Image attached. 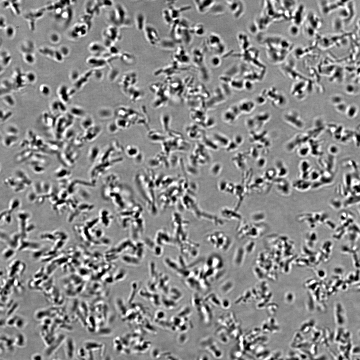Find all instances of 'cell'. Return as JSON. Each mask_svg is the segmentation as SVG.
Masks as SVG:
<instances>
[{"instance_id": "obj_30", "label": "cell", "mask_w": 360, "mask_h": 360, "mask_svg": "<svg viewBox=\"0 0 360 360\" xmlns=\"http://www.w3.org/2000/svg\"><path fill=\"white\" fill-rule=\"evenodd\" d=\"M211 65L213 67H217L219 66L221 63V60L218 56H214L211 60Z\"/></svg>"}, {"instance_id": "obj_7", "label": "cell", "mask_w": 360, "mask_h": 360, "mask_svg": "<svg viewBox=\"0 0 360 360\" xmlns=\"http://www.w3.org/2000/svg\"><path fill=\"white\" fill-rule=\"evenodd\" d=\"M144 29L146 39L150 44L155 45L159 43L160 36L156 29L150 25L145 26Z\"/></svg>"}, {"instance_id": "obj_29", "label": "cell", "mask_w": 360, "mask_h": 360, "mask_svg": "<svg viewBox=\"0 0 360 360\" xmlns=\"http://www.w3.org/2000/svg\"><path fill=\"white\" fill-rule=\"evenodd\" d=\"M191 272L187 270H177L176 273L181 277L187 278L189 277Z\"/></svg>"}, {"instance_id": "obj_9", "label": "cell", "mask_w": 360, "mask_h": 360, "mask_svg": "<svg viewBox=\"0 0 360 360\" xmlns=\"http://www.w3.org/2000/svg\"><path fill=\"white\" fill-rule=\"evenodd\" d=\"M215 1H195L194 3L199 12L204 14L213 7Z\"/></svg>"}, {"instance_id": "obj_35", "label": "cell", "mask_w": 360, "mask_h": 360, "mask_svg": "<svg viewBox=\"0 0 360 360\" xmlns=\"http://www.w3.org/2000/svg\"><path fill=\"white\" fill-rule=\"evenodd\" d=\"M14 29L11 26H9L7 29L6 33L8 36L11 37L14 34Z\"/></svg>"}, {"instance_id": "obj_22", "label": "cell", "mask_w": 360, "mask_h": 360, "mask_svg": "<svg viewBox=\"0 0 360 360\" xmlns=\"http://www.w3.org/2000/svg\"><path fill=\"white\" fill-rule=\"evenodd\" d=\"M39 90L42 95L45 96H49L51 93L50 88L46 84H42L40 86Z\"/></svg>"}, {"instance_id": "obj_14", "label": "cell", "mask_w": 360, "mask_h": 360, "mask_svg": "<svg viewBox=\"0 0 360 360\" xmlns=\"http://www.w3.org/2000/svg\"><path fill=\"white\" fill-rule=\"evenodd\" d=\"M359 109L358 106L355 104H351L348 106L345 114L349 119H353L355 118L358 115Z\"/></svg>"}, {"instance_id": "obj_12", "label": "cell", "mask_w": 360, "mask_h": 360, "mask_svg": "<svg viewBox=\"0 0 360 360\" xmlns=\"http://www.w3.org/2000/svg\"><path fill=\"white\" fill-rule=\"evenodd\" d=\"M168 294L169 298L176 302L181 300L183 297V294L181 291L176 287H172L170 289Z\"/></svg>"}, {"instance_id": "obj_10", "label": "cell", "mask_w": 360, "mask_h": 360, "mask_svg": "<svg viewBox=\"0 0 360 360\" xmlns=\"http://www.w3.org/2000/svg\"><path fill=\"white\" fill-rule=\"evenodd\" d=\"M20 240L19 245L18 249V251H22L23 250L28 249H33V250L39 249V244L33 242L26 240Z\"/></svg>"}, {"instance_id": "obj_3", "label": "cell", "mask_w": 360, "mask_h": 360, "mask_svg": "<svg viewBox=\"0 0 360 360\" xmlns=\"http://www.w3.org/2000/svg\"><path fill=\"white\" fill-rule=\"evenodd\" d=\"M283 118L287 124L297 129H302L305 127L304 121L296 110L291 109L285 111L283 114Z\"/></svg>"}, {"instance_id": "obj_39", "label": "cell", "mask_w": 360, "mask_h": 360, "mask_svg": "<svg viewBox=\"0 0 360 360\" xmlns=\"http://www.w3.org/2000/svg\"><path fill=\"white\" fill-rule=\"evenodd\" d=\"M53 360H60V359H53Z\"/></svg>"}, {"instance_id": "obj_24", "label": "cell", "mask_w": 360, "mask_h": 360, "mask_svg": "<svg viewBox=\"0 0 360 360\" xmlns=\"http://www.w3.org/2000/svg\"><path fill=\"white\" fill-rule=\"evenodd\" d=\"M232 111H227L224 114V120L227 122H232L236 119L237 116Z\"/></svg>"}, {"instance_id": "obj_15", "label": "cell", "mask_w": 360, "mask_h": 360, "mask_svg": "<svg viewBox=\"0 0 360 360\" xmlns=\"http://www.w3.org/2000/svg\"><path fill=\"white\" fill-rule=\"evenodd\" d=\"M66 87L65 85L61 86L59 88L58 90V95L60 97L61 99V101L63 102V103H66L68 102L69 96L68 92Z\"/></svg>"}, {"instance_id": "obj_13", "label": "cell", "mask_w": 360, "mask_h": 360, "mask_svg": "<svg viewBox=\"0 0 360 360\" xmlns=\"http://www.w3.org/2000/svg\"><path fill=\"white\" fill-rule=\"evenodd\" d=\"M162 305L165 309L168 310L174 309L177 306V302L171 300L168 297H163L161 298Z\"/></svg>"}, {"instance_id": "obj_38", "label": "cell", "mask_w": 360, "mask_h": 360, "mask_svg": "<svg viewBox=\"0 0 360 360\" xmlns=\"http://www.w3.org/2000/svg\"><path fill=\"white\" fill-rule=\"evenodd\" d=\"M61 55H66L68 53L69 51L67 48L65 47H63L61 48Z\"/></svg>"}, {"instance_id": "obj_1", "label": "cell", "mask_w": 360, "mask_h": 360, "mask_svg": "<svg viewBox=\"0 0 360 360\" xmlns=\"http://www.w3.org/2000/svg\"><path fill=\"white\" fill-rule=\"evenodd\" d=\"M260 37V42L265 48L268 60L273 64L281 65L294 49L292 42L280 35L262 34Z\"/></svg>"}, {"instance_id": "obj_8", "label": "cell", "mask_w": 360, "mask_h": 360, "mask_svg": "<svg viewBox=\"0 0 360 360\" xmlns=\"http://www.w3.org/2000/svg\"><path fill=\"white\" fill-rule=\"evenodd\" d=\"M17 217L18 222H19V226L21 232L20 235L23 238H25L26 234V228L28 224V220L30 218V215L27 212L22 211L18 213Z\"/></svg>"}, {"instance_id": "obj_31", "label": "cell", "mask_w": 360, "mask_h": 360, "mask_svg": "<svg viewBox=\"0 0 360 360\" xmlns=\"http://www.w3.org/2000/svg\"><path fill=\"white\" fill-rule=\"evenodd\" d=\"M335 109L337 111L340 112V113H345L347 109L348 106L346 105L345 103H343L340 104H338L337 105L335 106Z\"/></svg>"}, {"instance_id": "obj_37", "label": "cell", "mask_w": 360, "mask_h": 360, "mask_svg": "<svg viewBox=\"0 0 360 360\" xmlns=\"http://www.w3.org/2000/svg\"><path fill=\"white\" fill-rule=\"evenodd\" d=\"M51 39L53 42H57L58 41L59 38L57 34H53L51 36Z\"/></svg>"}, {"instance_id": "obj_27", "label": "cell", "mask_w": 360, "mask_h": 360, "mask_svg": "<svg viewBox=\"0 0 360 360\" xmlns=\"http://www.w3.org/2000/svg\"><path fill=\"white\" fill-rule=\"evenodd\" d=\"M357 88L353 85H348L345 87V91L349 95H353L358 92Z\"/></svg>"}, {"instance_id": "obj_16", "label": "cell", "mask_w": 360, "mask_h": 360, "mask_svg": "<svg viewBox=\"0 0 360 360\" xmlns=\"http://www.w3.org/2000/svg\"><path fill=\"white\" fill-rule=\"evenodd\" d=\"M16 254L15 249L10 247L5 248L2 251V255L4 259L8 260L12 258Z\"/></svg>"}, {"instance_id": "obj_36", "label": "cell", "mask_w": 360, "mask_h": 360, "mask_svg": "<svg viewBox=\"0 0 360 360\" xmlns=\"http://www.w3.org/2000/svg\"><path fill=\"white\" fill-rule=\"evenodd\" d=\"M32 360H43V358L40 354H36L32 356Z\"/></svg>"}, {"instance_id": "obj_25", "label": "cell", "mask_w": 360, "mask_h": 360, "mask_svg": "<svg viewBox=\"0 0 360 360\" xmlns=\"http://www.w3.org/2000/svg\"><path fill=\"white\" fill-rule=\"evenodd\" d=\"M332 103L335 106L343 103V98L340 95H335L332 96L331 99Z\"/></svg>"}, {"instance_id": "obj_4", "label": "cell", "mask_w": 360, "mask_h": 360, "mask_svg": "<svg viewBox=\"0 0 360 360\" xmlns=\"http://www.w3.org/2000/svg\"><path fill=\"white\" fill-rule=\"evenodd\" d=\"M281 66L282 73L289 78L297 81L307 79L297 71L294 63L291 61H286V60L281 64Z\"/></svg>"}, {"instance_id": "obj_28", "label": "cell", "mask_w": 360, "mask_h": 360, "mask_svg": "<svg viewBox=\"0 0 360 360\" xmlns=\"http://www.w3.org/2000/svg\"><path fill=\"white\" fill-rule=\"evenodd\" d=\"M144 16L142 15H138V17H137L136 19L137 20L136 24H137V25H138V26H139L138 28L140 29V30H141V29H143L144 28V27H145L144 25Z\"/></svg>"}, {"instance_id": "obj_11", "label": "cell", "mask_w": 360, "mask_h": 360, "mask_svg": "<svg viewBox=\"0 0 360 360\" xmlns=\"http://www.w3.org/2000/svg\"><path fill=\"white\" fill-rule=\"evenodd\" d=\"M255 104L253 102L244 101L241 102L238 106L240 111L244 113L249 114L253 111Z\"/></svg>"}, {"instance_id": "obj_32", "label": "cell", "mask_w": 360, "mask_h": 360, "mask_svg": "<svg viewBox=\"0 0 360 360\" xmlns=\"http://www.w3.org/2000/svg\"><path fill=\"white\" fill-rule=\"evenodd\" d=\"M12 115V112L10 111H8L7 112H5L3 110H1V121L2 122H4L7 120V116L9 117V118L11 117Z\"/></svg>"}, {"instance_id": "obj_26", "label": "cell", "mask_w": 360, "mask_h": 360, "mask_svg": "<svg viewBox=\"0 0 360 360\" xmlns=\"http://www.w3.org/2000/svg\"><path fill=\"white\" fill-rule=\"evenodd\" d=\"M26 75L27 82L29 84H33L36 82V77L35 74L33 72H30Z\"/></svg>"}, {"instance_id": "obj_18", "label": "cell", "mask_w": 360, "mask_h": 360, "mask_svg": "<svg viewBox=\"0 0 360 360\" xmlns=\"http://www.w3.org/2000/svg\"><path fill=\"white\" fill-rule=\"evenodd\" d=\"M192 314V310L189 307L185 306L180 310L178 314V316L182 318H188Z\"/></svg>"}, {"instance_id": "obj_2", "label": "cell", "mask_w": 360, "mask_h": 360, "mask_svg": "<svg viewBox=\"0 0 360 360\" xmlns=\"http://www.w3.org/2000/svg\"><path fill=\"white\" fill-rule=\"evenodd\" d=\"M321 20L318 15L312 10L307 12L302 26L305 36L310 39L318 36V32L321 26Z\"/></svg>"}, {"instance_id": "obj_6", "label": "cell", "mask_w": 360, "mask_h": 360, "mask_svg": "<svg viewBox=\"0 0 360 360\" xmlns=\"http://www.w3.org/2000/svg\"><path fill=\"white\" fill-rule=\"evenodd\" d=\"M226 3L230 11L235 18L240 17L243 14L245 8L242 1H227Z\"/></svg>"}, {"instance_id": "obj_23", "label": "cell", "mask_w": 360, "mask_h": 360, "mask_svg": "<svg viewBox=\"0 0 360 360\" xmlns=\"http://www.w3.org/2000/svg\"><path fill=\"white\" fill-rule=\"evenodd\" d=\"M11 214L8 210L3 211L2 213H1L2 216H1V221L2 220L3 222H4L6 224H10L12 221V217L11 215Z\"/></svg>"}, {"instance_id": "obj_19", "label": "cell", "mask_w": 360, "mask_h": 360, "mask_svg": "<svg viewBox=\"0 0 360 360\" xmlns=\"http://www.w3.org/2000/svg\"><path fill=\"white\" fill-rule=\"evenodd\" d=\"M190 31L192 33H194L196 35L198 36L203 35L205 33L204 27L201 24H197L193 28L190 29Z\"/></svg>"}, {"instance_id": "obj_20", "label": "cell", "mask_w": 360, "mask_h": 360, "mask_svg": "<svg viewBox=\"0 0 360 360\" xmlns=\"http://www.w3.org/2000/svg\"><path fill=\"white\" fill-rule=\"evenodd\" d=\"M15 344L18 347L22 348L26 345V339L22 334H18L14 340Z\"/></svg>"}, {"instance_id": "obj_33", "label": "cell", "mask_w": 360, "mask_h": 360, "mask_svg": "<svg viewBox=\"0 0 360 360\" xmlns=\"http://www.w3.org/2000/svg\"><path fill=\"white\" fill-rule=\"evenodd\" d=\"M165 313L162 310L157 311L155 313V318L156 319L158 320L163 319L165 318Z\"/></svg>"}, {"instance_id": "obj_21", "label": "cell", "mask_w": 360, "mask_h": 360, "mask_svg": "<svg viewBox=\"0 0 360 360\" xmlns=\"http://www.w3.org/2000/svg\"><path fill=\"white\" fill-rule=\"evenodd\" d=\"M300 28L299 27L291 24L288 28L289 34L292 37H297L300 34Z\"/></svg>"}, {"instance_id": "obj_17", "label": "cell", "mask_w": 360, "mask_h": 360, "mask_svg": "<svg viewBox=\"0 0 360 360\" xmlns=\"http://www.w3.org/2000/svg\"><path fill=\"white\" fill-rule=\"evenodd\" d=\"M3 101L8 106L12 107L15 105V98L9 93L5 94L3 96Z\"/></svg>"}, {"instance_id": "obj_5", "label": "cell", "mask_w": 360, "mask_h": 360, "mask_svg": "<svg viewBox=\"0 0 360 360\" xmlns=\"http://www.w3.org/2000/svg\"><path fill=\"white\" fill-rule=\"evenodd\" d=\"M307 12L305 7L302 4H298L291 15V20L292 25L302 28Z\"/></svg>"}, {"instance_id": "obj_34", "label": "cell", "mask_w": 360, "mask_h": 360, "mask_svg": "<svg viewBox=\"0 0 360 360\" xmlns=\"http://www.w3.org/2000/svg\"><path fill=\"white\" fill-rule=\"evenodd\" d=\"M25 59L29 63H32L34 62V59L33 55H31L30 54L28 53V54L26 55Z\"/></svg>"}]
</instances>
